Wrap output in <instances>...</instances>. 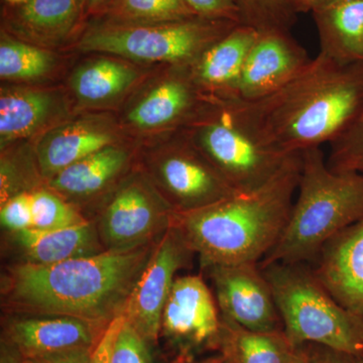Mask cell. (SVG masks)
<instances>
[{
  "mask_svg": "<svg viewBox=\"0 0 363 363\" xmlns=\"http://www.w3.org/2000/svg\"><path fill=\"white\" fill-rule=\"evenodd\" d=\"M157 242L49 266L13 264L2 281L4 306L11 314L63 315L109 325L123 315Z\"/></svg>",
  "mask_w": 363,
  "mask_h": 363,
  "instance_id": "1",
  "label": "cell"
},
{
  "mask_svg": "<svg viewBox=\"0 0 363 363\" xmlns=\"http://www.w3.org/2000/svg\"><path fill=\"white\" fill-rule=\"evenodd\" d=\"M243 102L262 140L283 154L330 145L362 111L363 63L341 65L319 52L281 89Z\"/></svg>",
  "mask_w": 363,
  "mask_h": 363,
  "instance_id": "2",
  "label": "cell"
},
{
  "mask_svg": "<svg viewBox=\"0 0 363 363\" xmlns=\"http://www.w3.org/2000/svg\"><path fill=\"white\" fill-rule=\"evenodd\" d=\"M301 154L293 155L264 187L236 193L194 211L174 212L173 225L201 266L259 264L277 245L297 193Z\"/></svg>",
  "mask_w": 363,
  "mask_h": 363,
  "instance_id": "3",
  "label": "cell"
},
{
  "mask_svg": "<svg viewBox=\"0 0 363 363\" xmlns=\"http://www.w3.org/2000/svg\"><path fill=\"white\" fill-rule=\"evenodd\" d=\"M362 217L363 174L332 171L321 147L304 150L290 218L259 267L312 264L331 238Z\"/></svg>",
  "mask_w": 363,
  "mask_h": 363,
  "instance_id": "4",
  "label": "cell"
},
{
  "mask_svg": "<svg viewBox=\"0 0 363 363\" xmlns=\"http://www.w3.org/2000/svg\"><path fill=\"white\" fill-rule=\"evenodd\" d=\"M181 133L238 193L264 187L293 156L274 150L262 140L245 102L238 98L203 97Z\"/></svg>",
  "mask_w": 363,
  "mask_h": 363,
  "instance_id": "5",
  "label": "cell"
},
{
  "mask_svg": "<svg viewBox=\"0 0 363 363\" xmlns=\"http://www.w3.org/2000/svg\"><path fill=\"white\" fill-rule=\"evenodd\" d=\"M260 269L271 286L283 330L295 347L315 344L363 354L359 317L332 297L310 264L276 262Z\"/></svg>",
  "mask_w": 363,
  "mask_h": 363,
  "instance_id": "6",
  "label": "cell"
},
{
  "mask_svg": "<svg viewBox=\"0 0 363 363\" xmlns=\"http://www.w3.org/2000/svg\"><path fill=\"white\" fill-rule=\"evenodd\" d=\"M238 25L240 23L200 16L154 25L89 21L75 45L82 52L188 68Z\"/></svg>",
  "mask_w": 363,
  "mask_h": 363,
  "instance_id": "7",
  "label": "cell"
},
{
  "mask_svg": "<svg viewBox=\"0 0 363 363\" xmlns=\"http://www.w3.org/2000/svg\"><path fill=\"white\" fill-rule=\"evenodd\" d=\"M174 210L143 176L124 180L96 224L105 250H130L156 243L173 223Z\"/></svg>",
  "mask_w": 363,
  "mask_h": 363,
  "instance_id": "8",
  "label": "cell"
},
{
  "mask_svg": "<svg viewBox=\"0 0 363 363\" xmlns=\"http://www.w3.org/2000/svg\"><path fill=\"white\" fill-rule=\"evenodd\" d=\"M216 298L200 274L178 277L162 312L160 337L174 363H192L208 350H219L222 316Z\"/></svg>",
  "mask_w": 363,
  "mask_h": 363,
  "instance_id": "9",
  "label": "cell"
},
{
  "mask_svg": "<svg viewBox=\"0 0 363 363\" xmlns=\"http://www.w3.org/2000/svg\"><path fill=\"white\" fill-rule=\"evenodd\" d=\"M154 175L159 192L177 213L202 209L238 193L182 133L160 155Z\"/></svg>",
  "mask_w": 363,
  "mask_h": 363,
  "instance_id": "10",
  "label": "cell"
},
{
  "mask_svg": "<svg viewBox=\"0 0 363 363\" xmlns=\"http://www.w3.org/2000/svg\"><path fill=\"white\" fill-rule=\"evenodd\" d=\"M193 255L172 224L157 241L147 267L131 291L123 316L150 345L159 340L162 312L176 274L187 266Z\"/></svg>",
  "mask_w": 363,
  "mask_h": 363,
  "instance_id": "11",
  "label": "cell"
},
{
  "mask_svg": "<svg viewBox=\"0 0 363 363\" xmlns=\"http://www.w3.org/2000/svg\"><path fill=\"white\" fill-rule=\"evenodd\" d=\"M222 317L255 332L283 330L271 286L259 264L206 267Z\"/></svg>",
  "mask_w": 363,
  "mask_h": 363,
  "instance_id": "12",
  "label": "cell"
},
{
  "mask_svg": "<svg viewBox=\"0 0 363 363\" xmlns=\"http://www.w3.org/2000/svg\"><path fill=\"white\" fill-rule=\"evenodd\" d=\"M11 315L2 340L13 346L21 359L30 362L67 351L94 350L108 326L63 315Z\"/></svg>",
  "mask_w": 363,
  "mask_h": 363,
  "instance_id": "13",
  "label": "cell"
},
{
  "mask_svg": "<svg viewBox=\"0 0 363 363\" xmlns=\"http://www.w3.org/2000/svg\"><path fill=\"white\" fill-rule=\"evenodd\" d=\"M88 21L86 0H28L1 9V30L52 51L75 45Z\"/></svg>",
  "mask_w": 363,
  "mask_h": 363,
  "instance_id": "14",
  "label": "cell"
},
{
  "mask_svg": "<svg viewBox=\"0 0 363 363\" xmlns=\"http://www.w3.org/2000/svg\"><path fill=\"white\" fill-rule=\"evenodd\" d=\"M311 60L291 32H259L243 67L236 97L253 102L269 96L298 76Z\"/></svg>",
  "mask_w": 363,
  "mask_h": 363,
  "instance_id": "15",
  "label": "cell"
},
{
  "mask_svg": "<svg viewBox=\"0 0 363 363\" xmlns=\"http://www.w3.org/2000/svg\"><path fill=\"white\" fill-rule=\"evenodd\" d=\"M313 262L315 276L332 297L363 317V217L331 238Z\"/></svg>",
  "mask_w": 363,
  "mask_h": 363,
  "instance_id": "16",
  "label": "cell"
},
{
  "mask_svg": "<svg viewBox=\"0 0 363 363\" xmlns=\"http://www.w3.org/2000/svg\"><path fill=\"white\" fill-rule=\"evenodd\" d=\"M257 33L252 26L240 23L188 67L191 80L203 97L238 98L243 67Z\"/></svg>",
  "mask_w": 363,
  "mask_h": 363,
  "instance_id": "17",
  "label": "cell"
},
{
  "mask_svg": "<svg viewBox=\"0 0 363 363\" xmlns=\"http://www.w3.org/2000/svg\"><path fill=\"white\" fill-rule=\"evenodd\" d=\"M113 145L114 130L101 117H86L54 126L35 147L40 175L51 180L67 167Z\"/></svg>",
  "mask_w": 363,
  "mask_h": 363,
  "instance_id": "18",
  "label": "cell"
},
{
  "mask_svg": "<svg viewBox=\"0 0 363 363\" xmlns=\"http://www.w3.org/2000/svg\"><path fill=\"white\" fill-rule=\"evenodd\" d=\"M202 98L191 80L187 67H173L168 77L130 109L128 121L140 130L183 128L199 108Z\"/></svg>",
  "mask_w": 363,
  "mask_h": 363,
  "instance_id": "19",
  "label": "cell"
},
{
  "mask_svg": "<svg viewBox=\"0 0 363 363\" xmlns=\"http://www.w3.org/2000/svg\"><path fill=\"white\" fill-rule=\"evenodd\" d=\"M11 234V242L23 257L21 262L35 266H49L105 252L96 224L91 221L59 230L32 228Z\"/></svg>",
  "mask_w": 363,
  "mask_h": 363,
  "instance_id": "20",
  "label": "cell"
},
{
  "mask_svg": "<svg viewBox=\"0 0 363 363\" xmlns=\"http://www.w3.org/2000/svg\"><path fill=\"white\" fill-rule=\"evenodd\" d=\"M130 154L119 145L98 150L67 167L51 180L49 188L77 207L101 194L117 181L128 167Z\"/></svg>",
  "mask_w": 363,
  "mask_h": 363,
  "instance_id": "21",
  "label": "cell"
},
{
  "mask_svg": "<svg viewBox=\"0 0 363 363\" xmlns=\"http://www.w3.org/2000/svg\"><path fill=\"white\" fill-rule=\"evenodd\" d=\"M312 16L320 54L341 65L363 63V0H333Z\"/></svg>",
  "mask_w": 363,
  "mask_h": 363,
  "instance_id": "22",
  "label": "cell"
},
{
  "mask_svg": "<svg viewBox=\"0 0 363 363\" xmlns=\"http://www.w3.org/2000/svg\"><path fill=\"white\" fill-rule=\"evenodd\" d=\"M64 114L61 96L40 89L2 90L0 97L1 145L30 138Z\"/></svg>",
  "mask_w": 363,
  "mask_h": 363,
  "instance_id": "23",
  "label": "cell"
},
{
  "mask_svg": "<svg viewBox=\"0 0 363 363\" xmlns=\"http://www.w3.org/2000/svg\"><path fill=\"white\" fill-rule=\"evenodd\" d=\"M140 73L135 67L114 58H100L88 62L72 75L74 95L82 104H111L125 94L135 84Z\"/></svg>",
  "mask_w": 363,
  "mask_h": 363,
  "instance_id": "24",
  "label": "cell"
},
{
  "mask_svg": "<svg viewBox=\"0 0 363 363\" xmlns=\"http://www.w3.org/2000/svg\"><path fill=\"white\" fill-rule=\"evenodd\" d=\"M296 348L284 330L250 331L222 317L218 351L228 363H291Z\"/></svg>",
  "mask_w": 363,
  "mask_h": 363,
  "instance_id": "25",
  "label": "cell"
},
{
  "mask_svg": "<svg viewBox=\"0 0 363 363\" xmlns=\"http://www.w3.org/2000/svg\"><path fill=\"white\" fill-rule=\"evenodd\" d=\"M52 50L11 37L1 30L0 77L11 82H32L45 78L56 68Z\"/></svg>",
  "mask_w": 363,
  "mask_h": 363,
  "instance_id": "26",
  "label": "cell"
},
{
  "mask_svg": "<svg viewBox=\"0 0 363 363\" xmlns=\"http://www.w3.org/2000/svg\"><path fill=\"white\" fill-rule=\"evenodd\" d=\"M184 0H112L106 9L91 21L114 25H154L194 18Z\"/></svg>",
  "mask_w": 363,
  "mask_h": 363,
  "instance_id": "27",
  "label": "cell"
},
{
  "mask_svg": "<svg viewBox=\"0 0 363 363\" xmlns=\"http://www.w3.org/2000/svg\"><path fill=\"white\" fill-rule=\"evenodd\" d=\"M33 229L59 230L82 225L88 222L75 205L64 199L50 188H39L30 192Z\"/></svg>",
  "mask_w": 363,
  "mask_h": 363,
  "instance_id": "28",
  "label": "cell"
},
{
  "mask_svg": "<svg viewBox=\"0 0 363 363\" xmlns=\"http://www.w3.org/2000/svg\"><path fill=\"white\" fill-rule=\"evenodd\" d=\"M243 25L257 32L286 30L297 21L298 13L290 0H236Z\"/></svg>",
  "mask_w": 363,
  "mask_h": 363,
  "instance_id": "29",
  "label": "cell"
},
{
  "mask_svg": "<svg viewBox=\"0 0 363 363\" xmlns=\"http://www.w3.org/2000/svg\"><path fill=\"white\" fill-rule=\"evenodd\" d=\"M326 160L332 171L363 174V109L347 130L330 143Z\"/></svg>",
  "mask_w": 363,
  "mask_h": 363,
  "instance_id": "30",
  "label": "cell"
},
{
  "mask_svg": "<svg viewBox=\"0 0 363 363\" xmlns=\"http://www.w3.org/2000/svg\"><path fill=\"white\" fill-rule=\"evenodd\" d=\"M150 346L125 320L114 345L111 363H156Z\"/></svg>",
  "mask_w": 363,
  "mask_h": 363,
  "instance_id": "31",
  "label": "cell"
},
{
  "mask_svg": "<svg viewBox=\"0 0 363 363\" xmlns=\"http://www.w3.org/2000/svg\"><path fill=\"white\" fill-rule=\"evenodd\" d=\"M1 225L9 233L33 228L32 197L30 192L21 193L2 203L0 211Z\"/></svg>",
  "mask_w": 363,
  "mask_h": 363,
  "instance_id": "32",
  "label": "cell"
},
{
  "mask_svg": "<svg viewBox=\"0 0 363 363\" xmlns=\"http://www.w3.org/2000/svg\"><path fill=\"white\" fill-rule=\"evenodd\" d=\"M197 16L241 23L236 0H184Z\"/></svg>",
  "mask_w": 363,
  "mask_h": 363,
  "instance_id": "33",
  "label": "cell"
},
{
  "mask_svg": "<svg viewBox=\"0 0 363 363\" xmlns=\"http://www.w3.org/2000/svg\"><path fill=\"white\" fill-rule=\"evenodd\" d=\"M124 322H125V318L123 315L112 320L111 324L107 326L106 330L104 331V335L100 338L99 342L91 353L90 363H111L114 345Z\"/></svg>",
  "mask_w": 363,
  "mask_h": 363,
  "instance_id": "34",
  "label": "cell"
},
{
  "mask_svg": "<svg viewBox=\"0 0 363 363\" xmlns=\"http://www.w3.org/2000/svg\"><path fill=\"white\" fill-rule=\"evenodd\" d=\"M309 346L317 363H363V354H350L315 344H309Z\"/></svg>",
  "mask_w": 363,
  "mask_h": 363,
  "instance_id": "35",
  "label": "cell"
},
{
  "mask_svg": "<svg viewBox=\"0 0 363 363\" xmlns=\"http://www.w3.org/2000/svg\"><path fill=\"white\" fill-rule=\"evenodd\" d=\"M93 350H76L33 360V363H90Z\"/></svg>",
  "mask_w": 363,
  "mask_h": 363,
  "instance_id": "36",
  "label": "cell"
},
{
  "mask_svg": "<svg viewBox=\"0 0 363 363\" xmlns=\"http://www.w3.org/2000/svg\"><path fill=\"white\" fill-rule=\"evenodd\" d=\"M291 4L298 13H313L320 7L330 4L333 0H290Z\"/></svg>",
  "mask_w": 363,
  "mask_h": 363,
  "instance_id": "37",
  "label": "cell"
},
{
  "mask_svg": "<svg viewBox=\"0 0 363 363\" xmlns=\"http://www.w3.org/2000/svg\"><path fill=\"white\" fill-rule=\"evenodd\" d=\"M112 0H86V6H87L88 20H94L100 16Z\"/></svg>",
  "mask_w": 363,
  "mask_h": 363,
  "instance_id": "38",
  "label": "cell"
},
{
  "mask_svg": "<svg viewBox=\"0 0 363 363\" xmlns=\"http://www.w3.org/2000/svg\"><path fill=\"white\" fill-rule=\"evenodd\" d=\"M291 363H317L309 344L296 348Z\"/></svg>",
  "mask_w": 363,
  "mask_h": 363,
  "instance_id": "39",
  "label": "cell"
},
{
  "mask_svg": "<svg viewBox=\"0 0 363 363\" xmlns=\"http://www.w3.org/2000/svg\"><path fill=\"white\" fill-rule=\"evenodd\" d=\"M21 355L13 346L2 340L1 353H0V363H21Z\"/></svg>",
  "mask_w": 363,
  "mask_h": 363,
  "instance_id": "40",
  "label": "cell"
},
{
  "mask_svg": "<svg viewBox=\"0 0 363 363\" xmlns=\"http://www.w3.org/2000/svg\"><path fill=\"white\" fill-rule=\"evenodd\" d=\"M192 363H228L225 357L222 353L218 352V354L214 355V357H210L204 358V359L200 360V362H194Z\"/></svg>",
  "mask_w": 363,
  "mask_h": 363,
  "instance_id": "41",
  "label": "cell"
},
{
  "mask_svg": "<svg viewBox=\"0 0 363 363\" xmlns=\"http://www.w3.org/2000/svg\"><path fill=\"white\" fill-rule=\"evenodd\" d=\"M4 1L9 6H18V4H25L28 0H4Z\"/></svg>",
  "mask_w": 363,
  "mask_h": 363,
  "instance_id": "42",
  "label": "cell"
},
{
  "mask_svg": "<svg viewBox=\"0 0 363 363\" xmlns=\"http://www.w3.org/2000/svg\"><path fill=\"white\" fill-rule=\"evenodd\" d=\"M359 329L360 334H362V338L363 341V317H359Z\"/></svg>",
  "mask_w": 363,
  "mask_h": 363,
  "instance_id": "43",
  "label": "cell"
},
{
  "mask_svg": "<svg viewBox=\"0 0 363 363\" xmlns=\"http://www.w3.org/2000/svg\"><path fill=\"white\" fill-rule=\"evenodd\" d=\"M21 363H33V362H30V360H21Z\"/></svg>",
  "mask_w": 363,
  "mask_h": 363,
  "instance_id": "44",
  "label": "cell"
}]
</instances>
